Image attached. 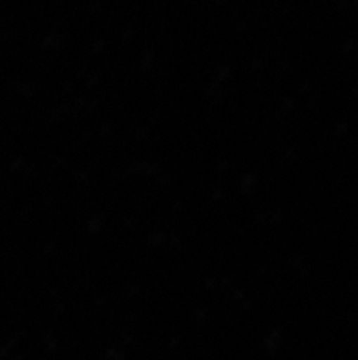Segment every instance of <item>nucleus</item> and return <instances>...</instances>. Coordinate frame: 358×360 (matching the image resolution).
I'll use <instances>...</instances> for the list:
<instances>
[]
</instances>
